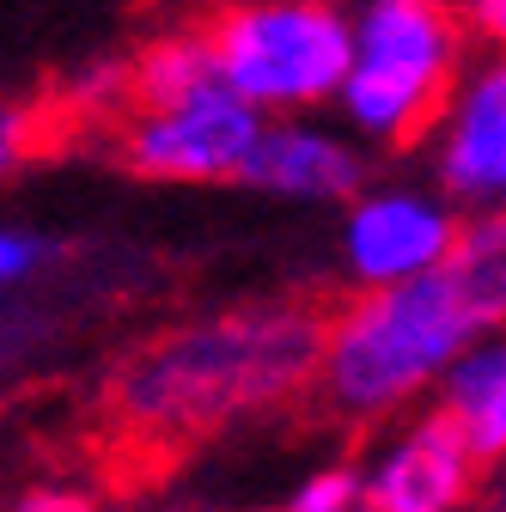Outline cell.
Listing matches in <instances>:
<instances>
[{
    "mask_svg": "<svg viewBox=\"0 0 506 512\" xmlns=\"http://www.w3.org/2000/svg\"><path fill=\"white\" fill-rule=\"evenodd\" d=\"M500 324V305L458 256L397 287H354L324 317L318 397L336 421L378 427L415 403H433L452 360Z\"/></svg>",
    "mask_w": 506,
    "mask_h": 512,
    "instance_id": "7a4b0ae2",
    "label": "cell"
},
{
    "mask_svg": "<svg viewBox=\"0 0 506 512\" xmlns=\"http://www.w3.org/2000/svg\"><path fill=\"white\" fill-rule=\"evenodd\" d=\"M37 153V110L19 98H0V183H13Z\"/></svg>",
    "mask_w": 506,
    "mask_h": 512,
    "instance_id": "5bb4252c",
    "label": "cell"
},
{
    "mask_svg": "<svg viewBox=\"0 0 506 512\" xmlns=\"http://www.w3.org/2000/svg\"><path fill=\"white\" fill-rule=\"evenodd\" d=\"M49 263V238L31 232V226H13V220H0V299L7 293H25Z\"/></svg>",
    "mask_w": 506,
    "mask_h": 512,
    "instance_id": "4fadbf2b",
    "label": "cell"
},
{
    "mask_svg": "<svg viewBox=\"0 0 506 512\" xmlns=\"http://www.w3.org/2000/svg\"><path fill=\"white\" fill-rule=\"evenodd\" d=\"M476 49H506V0H452Z\"/></svg>",
    "mask_w": 506,
    "mask_h": 512,
    "instance_id": "9a60e30c",
    "label": "cell"
},
{
    "mask_svg": "<svg viewBox=\"0 0 506 512\" xmlns=\"http://www.w3.org/2000/svg\"><path fill=\"white\" fill-rule=\"evenodd\" d=\"M287 506L293 512H360L366 506V470H360V458H330L318 470H305L287 488Z\"/></svg>",
    "mask_w": 506,
    "mask_h": 512,
    "instance_id": "7c38bea8",
    "label": "cell"
},
{
    "mask_svg": "<svg viewBox=\"0 0 506 512\" xmlns=\"http://www.w3.org/2000/svg\"><path fill=\"white\" fill-rule=\"evenodd\" d=\"M220 80L263 116L336 110L354 55L348 0H232L208 13Z\"/></svg>",
    "mask_w": 506,
    "mask_h": 512,
    "instance_id": "277c9868",
    "label": "cell"
},
{
    "mask_svg": "<svg viewBox=\"0 0 506 512\" xmlns=\"http://www.w3.org/2000/svg\"><path fill=\"white\" fill-rule=\"evenodd\" d=\"M464 208L433 177H385L342 202L336 269L348 287H397L458 250Z\"/></svg>",
    "mask_w": 506,
    "mask_h": 512,
    "instance_id": "8992f818",
    "label": "cell"
},
{
    "mask_svg": "<svg viewBox=\"0 0 506 512\" xmlns=\"http://www.w3.org/2000/svg\"><path fill=\"white\" fill-rule=\"evenodd\" d=\"M324 317L269 299L196 317L147 342L116 378V415L141 439H202L318 391Z\"/></svg>",
    "mask_w": 506,
    "mask_h": 512,
    "instance_id": "6da1fadb",
    "label": "cell"
},
{
    "mask_svg": "<svg viewBox=\"0 0 506 512\" xmlns=\"http://www.w3.org/2000/svg\"><path fill=\"white\" fill-rule=\"evenodd\" d=\"M482 506L506 512V458H494V464H488V482H482Z\"/></svg>",
    "mask_w": 506,
    "mask_h": 512,
    "instance_id": "2e32d148",
    "label": "cell"
},
{
    "mask_svg": "<svg viewBox=\"0 0 506 512\" xmlns=\"http://www.w3.org/2000/svg\"><path fill=\"white\" fill-rule=\"evenodd\" d=\"M348 7H354V0H348Z\"/></svg>",
    "mask_w": 506,
    "mask_h": 512,
    "instance_id": "ac0fdd59",
    "label": "cell"
},
{
    "mask_svg": "<svg viewBox=\"0 0 506 512\" xmlns=\"http://www.w3.org/2000/svg\"><path fill=\"white\" fill-rule=\"evenodd\" d=\"M220 80V61H214V31L208 25H177L147 37L129 55V104H171L183 92H196Z\"/></svg>",
    "mask_w": 506,
    "mask_h": 512,
    "instance_id": "8fae6325",
    "label": "cell"
},
{
    "mask_svg": "<svg viewBox=\"0 0 506 512\" xmlns=\"http://www.w3.org/2000/svg\"><path fill=\"white\" fill-rule=\"evenodd\" d=\"M427 177L464 214L506 208V49H476L421 141Z\"/></svg>",
    "mask_w": 506,
    "mask_h": 512,
    "instance_id": "ba28073f",
    "label": "cell"
},
{
    "mask_svg": "<svg viewBox=\"0 0 506 512\" xmlns=\"http://www.w3.org/2000/svg\"><path fill=\"white\" fill-rule=\"evenodd\" d=\"M470 55L476 43L452 0H354V55L336 116L372 153H409L427 141Z\"/></svg>",
    "mask_w": 506,
    "mask_h": 512,
    "instance_id": "3957f363",
    "label": "cell"
},
{
    "mask_svg": "<svg viewBox=\"0 0 506 512\" xmlns=\"http://www.w3.org/2000/svg\"><path fill=\"white\" fill-rule=\"evenodd\" d=\"M269 116L232 92L226 80H208L171 104H129L122 116V159L147 183H177V189H208V183H238L250 177V159L263 147Z\"/></svg>",
    "mask_w": 506,
    "mask_h": 512,
    "instance_id": "5b68a950",
    "label": "cell"
},
{
    "mask_svg": "<svg viewBox=\"0 0 506 512\" xmlns=\"http://www.w3.org/2000/svg\"><path fill=\"white\" fill-rule=\"evenodd\" d=\"M366 183H372V147L342 116L330 122L324 110L269 116L263 147L244 177V189H257L269 202H293V208H342Z\"/></svg>",
    "mask_w": 506,
    "mask_h": 512,
    "instance_id": "9c48e42d",
    "label": "cell"
},
{
    "mask_svg": "<svg viewBox=\"0 0 506 512\" xmlns=\"http://www.w3.org/2000/svg\"><path fill=\"white\" fill-rule=\"evenodd\" d=\"M360 470L366 512H458L476 506L488 482V458L439 403H415L378 421L372 445L360 452Z\"/></svg>",
    "mask_w": 506,
    "mask_h": 512,
    "instance_id": "52a82bcc",
    "label": "cell"
},
{
    "mask_svg": "<svg viewBox=\"0 0 506 512\" xmlns=\"http://www.w3.org/2000/svg\"><path fill=\"white\" fill-rule=\"evenodd\" d=\"M433 403L476 439V452L488 464L506 458V324L488 330V336H476L452 360V372H446V384H439Z\"/></svg>",
    "mask_w": 506,
    "mask_h": 512,
    "instance_id": "30bf717a",
    "label": "cell"
},
{
    "mask_svg": "<svg viewBox=\"0 0 506 512\" xmlns=\"http://www.w3.org/2000/svg\"><path fill=\"white\" fill-rule=\"evenodd\" d=\"M196 13H220V7H232V0H189Z\"/></svg>",
    "mask_w": 506,
    "mask_h": 512,
    "instance_id": "e0dca14e",
    "label": "cell"
}]
</instances>
